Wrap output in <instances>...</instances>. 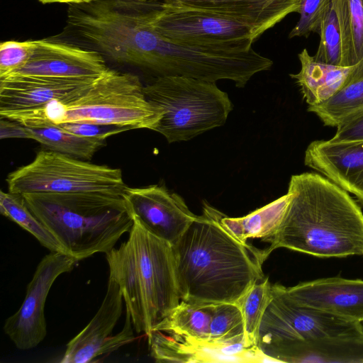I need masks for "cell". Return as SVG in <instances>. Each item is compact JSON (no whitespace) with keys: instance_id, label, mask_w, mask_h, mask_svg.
Here are the masks:
<instances>
[{"instance_id":"cell-12","label":"cell","mask_w":363,"mask_h":363,"mask_svg":"<svg viewBox=\"0 0 363 363\" xmlns=\"http://www.w3.org/2000/svg\"><path fill=\"white\" fill-rule=\"evenodd\" d=\"M123 295L111 278L99 309L88 325L67 345L62 363H88L110 354L135 339L130 313L126 310L121 331L111 335L122 313Z\"/></svg>"},{"instance_id":"cell-29","label":"cell","mask_w":363,"mask_h":363,"mask_svg":"<svg viewBox=\"0 0 363 363\" xmlns=\"http://www.w3.org/2000/svg\"><path fill=\"white\" fill-rule=\"evenodd\" d=\"M208 340L221 344L245 343V327L237 303L213 304Z\"/></svg>"},{"instance_id":"cell-25","label":"cell","mask_w":363,"mask_h":363,"mask_svg":"<svg viewBox=\"0 0 363 363\" xmlns=\"http://www.w3.org/2000/svg\"><path fill=\"white\" fill-rule=\"evenodd\" d=\"M326 126L337 127L363 113V77L347 84L326 101L308 106Z\"/></svg>"},{"instance_id":"cell-7","label":"cell","mask_w":363,"mask_h":363,"mask_svg":"<svg viewBox=\"0 0 363 363\" xmlns=\"http://www.w3.org/2000/svg\"><path fill=\"white\" fill-rule=\"evenodd\" d=\"M143 87L137 75L108 68L86 92L64 102L62 123H91L154 130L163 113L147 99Z\"/></svg>"},{"instance_id":"cell-16","label":"cell","mask_w":363,"mask_h":363,"mask_svg":"<svg viewBox=\"0 0 363 363\" xmlns=\"http://www.w3.org/2000/svg\"><path fill=\"white\" fill-rule=\"evenodd\" d=\"M96 79L9 75L0 79V112L34 108L55 100L68 102L86 92Z\"/></svg>"},{"instance_id":"cell-14","label":"cell","mask_w":363,"mask_h":363,"mask_svg":"<svg viewBox=\"0 0 363 363\" xmlns=\"http://www.w3.org/2000/svg\"><path fill=\"white\" fill-rule=\"evenodd\" d=\"M147 336L158 362H273L257 346L245 343H216L160 330Z\"/></svg>"},{"instance_id":"cell-3","label":"cell","mask_w":363,"mask_h":363,"mask_svg":"<svg viewBox=\"0 0 363 363\" xmlns=\"http://www.w3.org/2000/svg\"><path fill=\"white\" fill-rule=\"evenodd\" d=\"M137 333L147 335L178 306L172 246L134 220L128 238L106 254Z\"/></svg>"},{"instance_id":"cell-22","label":"cell","mask_w":363,"mask_h":363,"mask_svg":"<svg viewBox=\"0 0 363 363\" xmlns=\"http://www.w3.org/2000/svg\"><path fill=\"white\" fill-rule=\"evenodd\" d=\"M291 198V194L288 191L285 195L240 218H230L221 212L220 221L233 236L242 243H247V240L250 238H261L266 241L277 231Z\"/></svg>"},{"instance_id":"cell-2","label":"cell","mask_w":363,"mask_h":363,"mask_svg":"<svg viewBox=\"0 0 363 363\" xmlns=\"http://www.w3.org/2000/svg\"><path fill=\"white\" fill-rule=\"evenodd\" d=\"M291 198L276 233L262 250L265 260L279 247L320 258L363 256V213L348 192L326 177H291Z\"/></svg>"},{"instance_id":"cell-13","label":"cell","mask_w":363,"mask_h":363,"mask_svg":"<svg viewBox=\"0 0 363 363\" xmlns=\"http://www.w3.org/2000/svg\"><path fill=\"white\" fill-rule=\"evenodd\" d=\"M123 196L133 220L147 232L172 245L196 218L184 200L164 185L127 186Z\"/></svg>"},{"instance_id":"cell-17","label":"cell","mask_w":363,"mask_h":363,"mask_svg":"<svg viewBox=\"0 0 363 363\" xmlns=\"http://www.w3.org/2000/svg\"><path fill=\"white\" fill-rule=\"evenodd\" d=\"M304 163L354 194L363 205V140H314L305 151Z\"/></svg>"},{"instance_id":"cell-37","label":"cell","mask_w":363,"mask_h":363,"mask_svg":"<svg viewBox=\"0 0 363 363\" xmlns=\"http://www.w3.org/2000/svg\"><path fill=\"white\" fill-rule=\"evenodd\" d=\"M137 1H164L165 0H137Z\"/></svg>"},{"instance_id":"cell-23","label":"cell","mask_w":363,"mask_h":363,"mask_svg":"<svg viewBox=\"0 0 363 363\" xmlns=\"http://www.w3.org/2000/svg\"><path fill=\"white\" fill-rule=\"evenodd\" d=\"M341 34V67L363 60V0H331Z\"/></svg>"},{"instance_id":"cell-27","label":"cell","mask_w":363,"mask_h":363,"mask_svg":"<svg viewBox=\"0 0 363 363\" xmlns=\"http://www.w3.org/2000/svg\"><path fill=\"white\" fill-rule=\"evenodd\" d=\"M0 213L33 235L38 242L52 252L65 250L52 233L31 212L21 195L0 192Z\"/></svg>"},{"instance_id":"cell-1","label":"cell","mask_w":363,"mask_h":363,"mask_svg":"<svg viewBox=\"0 0 363 363\" xmlns=\"http://www.w3.org/2000/svg\"><path fill=\"white\" fill-rule=\"evenodd\" d=\"M206 201L203 213L172 245L181 301L198 304L238 303L264 279L262 250L242 243L220 221Z\"/></svg>"},{"instance_id":"cell-20","label":"cell","mask_w":363,"mask_h":363,"mask_svg":"<svg viewBox=\"0 0 363 363\" xmlns=\"http://www.w3.org/2000/svg\"><path fill=\"white\" fill-rule=\"evenodd\" d=\"M266 355L273 362L363 363V334L296 340Z\"/></svg>"},{"instance_id":"cell-18","label":"cell","mask_w":363,"mask_h":363,"mask_svg":"<svg viewBox=\"0 0 363 363\" xmlns=\"http://www.w3.org/2000/svg\"><path fill=\"white\" fill-rule=\"evenodd\" d=\"M296 301L333 315L363 322V280L327 277L286 287Z\"/></svg>"},{"instance_id":"cell-30","label":"cell","mask_w":363,"mask_h":363,"mask_svg":"<svg viewBox=\"0 0 363 363\" xmlns=\"http://www.w3.org/2000/svg\"><path fill=\"white\" fill-rule=\"evenodd\" d=\"M318 33L320 43L313 55L314 60L321 63L340 66L341 34L332 1L323 18Z\"/></svg>"},{"instance_id":"cell-35","label":"cell","mask_w":363,"mask_h":363,"mask_svg":"<svg viewBox=\"0 0 363 363\" xmlns=\"http://www.w3.org/2000/svg\"><path fill=\"white\" fill-rule=\"evenodd\" d=\"M0 138L1 139H30V135L27 130L26 127L21 123L6 118H1Z\"/></svg>"},{"instance_id":"cell-6","label":"cell","mask_w":363,"mask_h":363,"mask_svg":"<svg viewBox=\"0 0 363 363\" xmlns=\"http://www.w3.org/2000/svg\"><path fill=\"white\" fill-rule=\"evenodd\" d=\"M147 99L163 115L154 130L169 143L189 140L225 123L233 108L216 82L182 76L155 77L143 87Z\"/></svg>"},{"instance_id":"cell-15","label":"cell","mask_w":363,"mask_h":363,"mask_svg":"<svg viewBox=\"0 0 363 363\" xmlns=\"http://www.w3.org/2000/svg\"><path fill=\"white\" fill-rule=\"evenodd\" d=\"M33 42L26 64L11 74L96 79L108 69L104 57L95 51L60 40Z\"/></svg>"},{"instance_id":"cell-4","label":"cell","mask_w":363,"mask_h":363,"mask_svg":"<svg viewBox=\"0 0 363 363\" xmlns=\"http://www.w3.org/2000/svg\"><path fill=\"white\" fill-rule=\"evenodd\" d=\"M31 212L77 261L108 253L134 220L122 194L38 193L21 195Z\"/></svg>"},{"instance_id":"cell-28","label":"cell","mask_w":363,"mask_h":363,"mask_svg":"<svg viewBox=\"0 0 363 363\" xmlns=\"http://www.w3.org/2000/svg\"><path fill=\"white\" fill-rule=\"evenodd\" d=\"M272 284L268 278L254 284L239 299L245 327V344L257 346L261 321L272 298Z\"/></svg>"},{"instance_id":"cell-31","label":"cell","mask_w":363,"mask_h":363,"mask_svg":"<svg viewBox=\"0 0 363 363\" xmlns=\"http://www.w3.org/2000/svg\"><path fill=\"white\" fill-rule=\"evenodd\" d=\"M331 0H301L298 13L299 20L289 34V38L308 37L319 33L323 18Z\"/></svg>"},{"instance_id":"cell-34","label":"cell","mask_w":363,"mask_h":363,"mask_svg":"<svg viewBox=\"0 0 363 363\" xmlns=\"http://www.w3.org/2000/svg\"><path fill=\"white\" fill-rule=\"evenodd\" d=\"M363 140V113L337 127L333 142H347Z\"/></svg>"},{"instance_id":"cell-8","label":"cell","mask_w":363,"mask_h":363,"mask_svg":"<svg viewBox=\"0 0 363 363\" xmlns=\"http://www.w3.org/2000/svg\"><path fill=\"white\" fill-rule=\"evenodd\" d=\"M9 191L38 193H107L122 194L127 188L120 169L99 165L54 150H41L29 164L11 172Z\"/></svg>"},{"instance_id":"cell-26","label":"cell","mask_w":363,"mask_h":363,"mask_svg":"<svg viewBox=\"0 0 363 363\" xmlns=\"http://www.w3.org/2000/svg\"><path fill=\"white\" fill-rule=\"evenodd\" d=\"M213 306V304H198L180 301L171 313L152 330L208 340Z\"/></svg>"},{"instance_id":"cell-19","label":"cell","mask_w":363,"mask_h":363,"mask_svg":"<svg viewBox=\"0 0 363 363\" xmlns=\"http://www.w3.org/2000/svg\"><path fill=\"white\" fill-rule=\"evenodd\" d=\"M202 9L249 26L255 40L299 10L301 0H165ZM163 2V1H162Z\"/></svg>"},{"instance_id":"cell-32","label":"cell","mask_w":363,"mask_h":363,"mask_svg":"<svg viewBox=\"0 0 363 363\" xmlns=\"http://www.w3.org/2000/svg\"><path fill=\"white\" fill-rule=\"evenodd\" d=\"M33 40H8L0 45V79L22 68L33 50Z\"/></svg>"},{"instance_id":"cell-38","label":"cell","mask_w":363,"mask_h":363,"mask_svg":"<svg viewBox=\"0 0 363 363\" xmlns=\"http://www.w3.org/2000/svg\"><path fill=\"white\" fill-rule=\"evenodd\" d=\"M362 323H363V322H362Z\"/></svg>"},{"instance_id":"cell-24","label":"cell","mask_w":363,"mask_h":363,"mask_svg":"<svg viewBox=\"0 0 363 363\" xmlns=\"http://www.w3.org/2000/svg\"><path fill=\"white\" fill-rule=\"evenodd\" d=\"M26 128L30 139L39 142L51 150L76 158L90 160L106 144L105 138L78 135L51 123Z\"/></svg>"},{"instance_id":"cell-36","label":"cell","mask_w":363,"mask_h":363,"mask_svg":"<svg viewBox=\"0 0 363 363\" xmlns=\"http://www.w3.org/2000/svg\"><path fill=\"white\" fill-rule=\"evenodd\" d=\"M43 4H52V3H66L69 4H77L89 3L94 0H38Z\"/></svg>"},{"instance_id":"cell-11","label":"cell","mask_w":363,"mask_h":363,"mask_svg":"<svg viewBox=\"0 0 363 363\" xmlns=\"http://www.w3.org/2000/svg\"><path fill=\"white\" fill-rule=\"evenodd\" d=\"M77 262L67 254L51 252L39 262L21 307L4 325V333L18 349H32L44 340L47 334L44 308L50 289L60 275L74 269Z\"/></svg>"},{"instance_id":"cell-33","label":"cell","mask_w":363,"mask_h":363,"mask_svg":"<svg viewBox=\"0 0 363 363\" xmlns=\"http://www.w3.org/2000/svg\"><path fill=\"white\" fill-rule=\"evenodd\" d=\"M58 125L64 130L78 135L105 139L112 135L130 130L128 128L115 125L91 123H65Z\"/></svg>"},{"instance_id":"cell-10","label":"cell","mask_w":363,"mask_h":363,"mask_svg":"<svg viewBox=\"0 0 363 363\" xmlns=\"http://www.w3.org/2000/svg\"><path fill=\"white\" fill-rule=\"evenodd\" d=\"M152 26L172 43L192 46L250 49L255 40L251 28L244 23L174 1L158 3Z\"/></svg>"},{"instance_id":"cell-5","label":"cell","mask_w":363,"mask_h":363,"mask_svg":"<svg viewBox=\"0 0 363 363\" xmlns=\"http://www.w3.org/2000/svg\"><path fill=\"white\" fill-rule=\"evenodd\" d=\"M159 2L94 0L70 4L63 33L70 40L65 43L149 72L159 36L152 26Z\"/></svg>"},{"instance_id":"cell-21","label":"cell","mask_w":363,"mask_h":363,"mask_svg":"<svg viewBox=\"0 0 363 363\" xmlns=\"http://www.w3.org/2000/svg\"><path fill=\"white\" fill-rule=\"evenodd\" d=\"M298 56L301 69L290 76L301 87L308 106L326 101L347 84L363 77V60L352 67H340L315 61L306 49Z\"/></svg>"},{"instance_id":"cell-9","label":"cell","mask_w":363,"mask_h":363,"mask_svg":"<svg viewBox=\"0 0 363 363\" xmlns=\"http://www.w3.org/2000/svg\"><path fill=\"white\" fill-rule=\"evenodd\" d=\"M272 298L259 326L257 346L267 352L289 342L325 337L363 334V323L303 305L286 286L272 284Z\"/></svg>"}]
</instances>
